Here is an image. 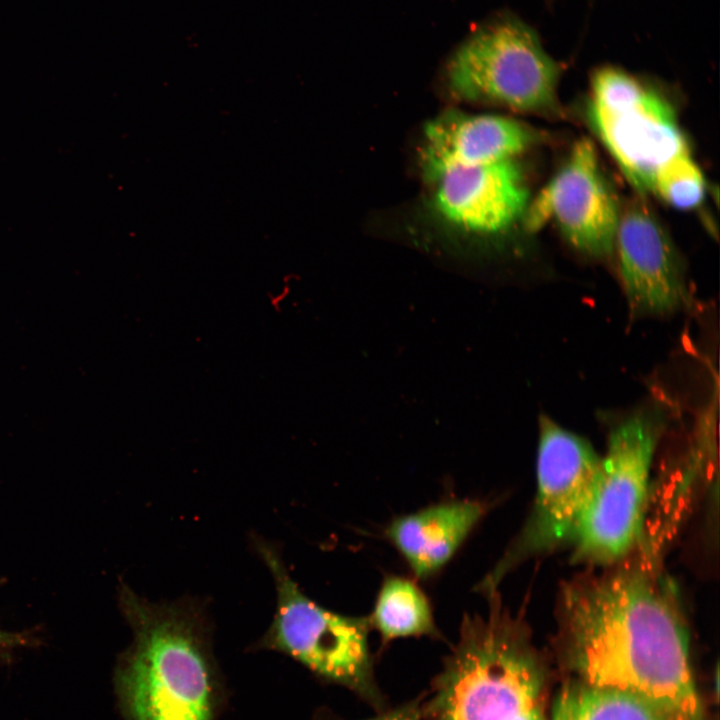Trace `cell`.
I'll return each instance as SVG.
<instances>
[{
	"label": "cell",
	"mask_w": 720,
	"mask_h": 720,
	"mask_svg": "<svg viewBox=\"0 0 720 720\" xmlns=\"http://www.w3.org/2000/svg\"><path fill=\"white\" fill-rule=\"evenodd\" d=\"M120 606L134 632L119 676L130 719L212 720L210 631L200 602L154 603L122 585Z\"/></svg>",
	"instance_id": "cell-2"
},
{
	"label": "cell",
	"mask_w": 720,
	"mask_h": 720,
	"mask_svg": "<svg viewBox=\"0 0 720 720\" xmlns=\"http://www.w3.org/2000/svg\"><path fill=\"white\" fill-rule=\"evenodd\" d=\"M600 468L601 456L589 442L541 417L533 510L520 535L477 590L483 594L495 591L504 575L523 558L573 541Z\"/></svg>",
	"instance_id": "cell-8"
},
{
	"label": "cell",
	"mask_w": 720,
	"mask_h": 720,
	"mask_svg": "<svg viewBox=\"0 0 720 720\" xmlns=\"http://www.w3.org/2000/svg\"><path fill=\"white\" fill-rule=\"evenodd\" d=\"M564 661L587 685L634 696L665 720H707L689 633L656 556L568 584L560 601Z\"/></svg>",
	"instance_id": "cell-1"
},
{
	"label": "cell",
	"mask_w": 720,
	"mask_h": 720,
	"mask_svg": "<svg viewBox=\"0 0 720 720\" xmlns=\"http://www.w3.org/2000/svg\"><path fill=\"white\" fill-rule=\"evenodd\" d=\"M705 188L703 173L687 149L658 169L653 180L652 194L674 208L689 210L701 204Z\"/></svg>",
	"instance_id": "cell-16"
},
{
	"label": "cell",
	"mask_w": 720,
	"mask_h": 720,
	"mask_svg": "<svg viewBox=\"0 0 720 720\" xmlns=\"http://www.w3.org/2000/svg\"><path fill=\"white\" fill-rule=\"evenodd\" d=\"M487 511L475 499L449 500L393 519L385 534L417 578L439 571Z\"/></svg>",
	"instance_id": "cell-13"
},
{
	"label": "cell",
	"mask_w": 720,
	"mask_h": 720,
	"mask_svg": "<svg viewBox=\"0 0 720 720\" xmlns=\"http://www.w3.org/2000/svg\"><path fill=\"white\" fill-rule=\"evenodd\" d=\"M614 254L634 314L666 315L688 304L690 295L678 250L642 201H632L621 209Z\"/></svg>",
	"instance_id": "cell-10"
},
{
	"label": "cell",
	"mask_w": 720,
	"mask_h": 720,
	"mask_svg": "<svg viewBox=\"0 0 720 720\" xmlns=\"http://www.w3.org/2000/svg\"><path fill=\"white\" fill-rule=\"evenodd\" d=\"M662 424L656 412L646 410L611 431L591 500L572 541L576 560L613 564L640 545Z\"/></svg>",
	"instance_id": "cell-5"
},
{
	"label": "cell",
	"mask_w": 720,
	"mask_h": 720,
	"mask_svg": "<svg viewBox=\"0 0 720 720\" xmlns=\"http://www.w3.org/2000/svg\"><path fill=\"white\" fill-rule=\"evenodd\" d=\"M421 167L432 182L442 172L515 159L540 140L514 118L494 114L443 112L424 128Z\"/></svg>",
	"instance_id": "cell-12"
},
{
	"label": "cell",
	"mask_w": 720,
	"mask_h": 720,
	"mask_svg": "<svg viewBox=\"0 0 720 720\" xmlns=\"http://www.w3.org/2000/svg\"><path fill=\"white\" fill-rule=\"evenodd\" d=\"M586 119L640 196L652 194L664 163L689 149L671 104L617 68L593 74Z\"/></svg>",
	"instance_id": "cell-7"
},
{
	"label": "cell",
	"mask_w": 720,
	"mask_h": 720,
	"mask_svg": "<svg viewBox=\"0 0 720 720\" xmlns=\"http://www.w3.org/2000/svg\"><path fill=\"white\" fill-rule=\"evenodd\" d=\"M253 545L273 576L277 595L273 621L258 647L283 652L379 712L385 710L369 648V618L317 604L292 579L275 545L256 536Z\"/></svg>",
	"instance_id": "cell-4"
},
{
	"label": "cell",
	"mask_w": 720,
	"mask_h": 720,
	"mask_svg": "<svg viewBox=\"0 0 720 720\" xmlns=\"http://www.w3.org/2000/svg\"><path fill=\"white\" fill-rule=\"evenodd\" d=\"M548 720H665L629 694L570 679L556 696Z\"/></svg>",
	"instance_id": "cell-15"
},
{
	"label": "cell",
	"mask_w": 720,
	"mask_h": 720,
	"mask_svg": "<svg viewBox=\"0 0 720 720\" xmlns=\"http://www.w3.org/2000/svg\"><path fill=\"white\" fill-rule=\"evenodd\" d=\"M28 640L29 639L23 635L0 630V647L8 648L25 645Z\"/></svg>",
	"instance_id": "cell-18"
},
{
	"label": "cell",
	"mask_w": 720,
	"mask_h": 720,
	"mask_svg": "<svg viewBox=\"0 0 720 720\" xmlns=\"http://www.w3.org/2000/svg\"><path fill=\"white\" fill-rule=\"evenodd\" d=\"M422 697L411 700L390 710H383L377 716L364 720H420L422 718Z\"/></svg>",
	"instance_id": "cell-17"
},
{
	"label": "cell",
	"mask_w": 720,
	"mask_h": 720,
	"mask_svg": "<svg viewBox=\"0 0 720 720\" xmlns=\"http://www.w3.org/2000/svg\"><path fill=\"white\" fill-rule=\"evenodd\" d=\"M432 183L439 214L451 224L475 233L508 228L524 216L530 201L515 159L448 169Z\"/></svg>",
	"instance_id": "cell-11"
},
{
	"label": "cell",
	"mask_w": 720,
	"mask_h": 720,
	"mask_svg": "<svg viewBox=\"0 0 720 720\" xmlns=\"http://www.w3.org/2000/svg\"><path fill=\"white\" fill-rule=\"evenodd\" d=\"M560 69L527 25L503 19L479 29L450 58L446 80L458 99L512 110L559 111Z\"/></svg>",
	"instance_id": "cell-6"
},
{
	"label": "cell",
	"mask_w": 720,
	"mask_h": 720,
	"mask_svg": "<svg viewBox=\"0 0 720 720\" xmlns=\"http://www.w3.org/2000/svg\"><path fill=\"white\" fill-rule=\"evenodd\" d=\"M368 618L385 643L409 636L440 637L428 598L406 577L384 579Z\"/></svg>",
	"instance_id": "cell-14"
},
{
	"label": "cell",
	"mask_w": 720,
	"mask_h": 720,
	"mask_svg": "<svg viewBox=\"0 0 720 720\" xmlns=\"http://www.w3.org/2000/svg\"><path fill=\"white\" fill-rule=\"evenodd\" d=\"M621 209L601 170L596 149L586 138L578 140L559 171L524 213L529 231L554 221L565 240L585 256L606 259L614 255Z\"/></svg>",
	"instance_id": "cell-9"
},
{
	"label": "cell",
	"mask_w": 720,
	"mask_h": 720,
	"mask_svg": "<svg viewBox=\"0 0 720 720\" xmlns=\"http://www.w3.org/2000/svg\"><path fill=\"white\" fill-rule=\"evenodd\" d=\"M486 615L465 614L459 638L422 705L427 720H548L544 666L496 591Z\"/></svg>",
	"instance_id": "cell-3"
}]
</instances>
